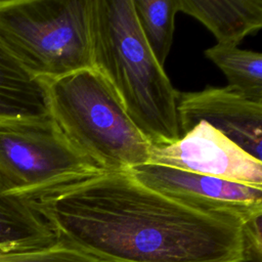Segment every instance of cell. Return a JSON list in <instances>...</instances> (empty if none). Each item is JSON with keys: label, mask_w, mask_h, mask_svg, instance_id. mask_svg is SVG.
<instances>
[{"label": "cell", "mask_w": 262, "mask_h": 262, "mask_svg": "<svg viewBox=\"0 0 262 262\" xmlns=\"http://www.w3.org/2000/svg\"><path fill=\"white\" fill-rule=\"evenodd\" d=\"M48 115L43 81L26 71L0 44V121Z\"/></svg>", "instance_id": "8fae6325"}, {"label": "cell", "mask_w": 262, "mask_h": 262, "mask_svg": "<svg viewBox=\"0 0 262 262\" xmlns=\"http://www.w3.org/2000/svg\"><path fill=\"white\" fill-rule=\"evenodd\" d=\"M177 115L181 135L205 122L262 161V102L250 100L227 86L206 87L178 92Z\"/></svg>", "instance_id": "ba28073f"}, {"label": "cell", "mask_w": 262, "mask_h": 262, "mask_svg": "<svg viewBox=\"0 0 262 262\" xmlns=\"http://www.w3.org/2000/svg\"><path fill=\"white\" fill-rule=\"evenodd\" d=\"M129 172L145 186L192 209L247 222L262 215V188L145 163Z\"/></svg>", "instance_id": "8992f818"}, {"label": "cell", "mask_w": 262, "mask_h": 262, "mask_svg": "<svg viewBox=\"0 0 262 262\" xmlns=\"http://www.w3.org/2000/svg\"><path fill=\"white\" fill-rule=\"evenodd\" d=\"M0 262H106L82 250L57 242L55 245L30 252L0 254Z\"/></svg>", "instance_id": "5bb4252c"}, {"label": "cell", "mask_w": 262, "mask_h": 262, "mask_svg": "<svg viewBox=\"0 0 262 262\" xmlns=\"http://www.w3.org/2000/svg\"><path fill=\"white\" fill-rule=\"evenodd\" d=\"M48 112L71 146L101 171L148 163L150 143L92 67L42 80Z\"/></svg>", "instance_id": "3957f363"}, {"label": "cell", "mask_w": 262, "mask_h": 262, "mask_svg": "<svg viewBox=\"0 0 262 262\" xmlns=\"http://www.w3.org/2000/svg\"><path fill=\"white\" fill-rule=\"evenodd\" d=\"M58 242L30 196L17 193L0 174V253L41 250Z\"/></svg>", "instance_id": "9c48e42d"}, {"label": "cell", "mask_w": 262, "mask_h": 262, "mask_svg": "<svg viewBox=\"0 0 262 262\" xmlns=\"http://www.w3.org/2000/svg\"><path fill=\"white\" fill-rule=\"evenodd\" d=\"M178 7L213 33L217 44L237 46L262 27V0H178Z\"/></svg>", "instance_id": "30bf717a"}, {"label": "cell", "mask_w": 262, "mask_h": 262, "mask_svg": "<svg viewBox=\"0 0 262 262\" xmlns=\"http://www.w3.org/2000/svg\"><path fill=\"white\" fill-rule=\"evenodd\" d=\"M0 254H1V253H0Z\"/></svg>", "instance_id": "2e32d148"}, {"label": "cell", "mask_w": 262, "mask_h": 262, "mask_svg": "<svg viewBox=\"0 0 262 262\" xmlns=\"http://www.w3.org/2000/svg\"><path fill=\"white\" fill-rule=\"evenodd\" d=\"M148 163L262 188V161L205 122L168 144H150Z\"/></svg>", "instance_id": "52a82bcc"}, {"label": "cell", "mask_w": 262, "mask_h": 262, "mask_svg": "<svg viewBox=\"0 0 262 262\" xmlns=\"http://www.w3.org/2000/svg\"><path fill=\"white\" fill-rule=\"evenodd\" d=\"M91 67L152 145L181 137L178 92L137 24L132 0H91Z\"/></svg>", "instance_id": "7a4b0ae2"}, {"label": "cell", "mask_w": 262, "mask_h": 262, "mask_svg": "<svg viewBox=\"0 0 262 262\" xmlns=\"http://www.w3.org/2000/svg\"><path fill=\"white\" fill-rule=\"evenodd\" d=\"M132 1L141 34L159 64L164 67L173 42L178 0Z\"/></svg>", "instance_id": "4fadbf2b"}, {"label": "cell", "mask_w": 262, "mask_h": 262, "mask_svg": "<svg viewBox=\"0 0 262 262\" xmlns=\"http://www.w3.org/2000/svg\"><path fill=\"white\" fill-rule=\"evenodd\" d=\"M58 242L106 262H246L243 222L97 171L34 196Z\"/></svg>", "instance_id": "6da1fadb"}, {"label": "cell", "mask_w": 262, "mask_h": 262, "mask_svg": "<svg viewBox=\"0 0 262 262\" xmlns=\"http://www.w3.org/2000/svg\"><path fill=\"white\" fill-rule=\"evenodd\" d=\"M205 55L225 75L227 87L246 98L262 102V54L237 46L216 44Z\"/></svg>", "instance_id": "7c38bea8"}, {"label": "cell", "mask_w": 262, "mask_h": 262, "mask_svg": "<svg viewBox=\"0 0 262 262\" xmlns=\"http://www.w3.org/2000/svg\"><path fill=\"white\" fill-rule=\"evenodd\" d=\"M97 171L71 146L50 115L0 121V174L15 192L31 198Z\"/></svg>", "instance_id": "5b68a950"}, {"label": "cell", "mask_w": 262, "mask_h": 262, "mask_svg": "<svg viewBox=\"0 0 262 262\" xmlns=\"http://www.w3.org/2000/svg\"><path fill=\"white\" fill-rule=\"evenodd\" d=\"M261 217L256 216L243 224V236L246 262H261L262 233Z\"/></svg>", "instance_id": "9a60e30c"}, {"label": "cell", "mask_w": 262, "mask_h": 262, "mask_svg": "<svg viewBox=\"0 0 262 262\" xmlns=\"http://www.w3.org/2000/svg\"><path fill=\"white\" fill-rule=\"evenodd\" d=\"M91 0H2L0 44L31 75L91 68Z\"/></svg>", "instance_id": "277c9868"}]
</instances>
